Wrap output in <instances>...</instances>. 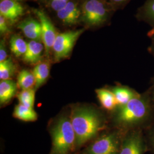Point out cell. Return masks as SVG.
I'll list each match as a JSON object with an SVG mask.
<instances>
[{
	"label": "cell",
	"instance_id": "obj_1",
	"mask_svg": "<svg viewBox=\"0 0 154 154\" xmlns=\"http://www.w3.org/2000/svg\"><path fill=\"white\" fill-rule=\"evenodd\" d=\"M112 119L116 128L125 132L146 130L154 122V106L148 91L140 93L126 105L117 106Z\"/></svg>",
	"mask_w": 154,
	"mask_h": 154
},
{
	"label": "cell",
	"instance_id": "obj_2",
	"mask_svg": "<svg viewBox=\"0 0 154 154\" xmlns=\"http://www.w3.org/2000/svg\"><path fill=\"white\" fill-rule=\"evenodd\" d=\"M70 121L75 134L76 145L78 146L86 143L106 127L104 116L91 109H75L72 113Z\"/></svg>",
	"mask_w": 154,
	"mask_h": 154
},
{
	"label": "cell",
	"instance_id": "obj_3",
	"mask_svg": "<svg viewBox=\"0 0 154 154\" xmlns=\"http://www.w3.org/2000/svg\"><path fill=\"white\" fill-rule=\"evenodd\" d=\"M52 154H69L76 145V138L72 122L62 118L52 130Z\"/></svg>",
	"mask_w": 154,
	"mask_h": 154
},
{
	"label": "cell",
	"instance_id": "obj_4",
	"mask_svg": "<svg viewBox=\"0 0 154 154\" xmlns=\"http://www.w3.org/2000/svg\"><path fill=\"white\" fill-rule=\"evenodd\" d=\"M125 133L117 128L104 132L90 146L86 154H119Z\"/></svg>",
	"mask_w": 154,
	"mask_h": 154
},
{
	"label": "cell",
	"instance_id": "obj_5",
	"mask_svg": "<svg viewBox=\"0 0 154 154\" xmlns=\"http://www.w3.org/2000/svg\"><path fill=\"white\" fill-rule=\"evenodd\" d=\"M110 11L99 0H88L83 5L82 20L91 26H101L108 22Z\"/></svg>",
	"mask_w": 154,
	"mask_h": 154
},
{
	"label": "cell",
	"instance_id": "obj_6",
	"mask_svg": "<svg viewBox=\"0 0 154 154\" xmlns=\"http://www.w3.org/2000/svg\"><path fill=\"white\" fill-rule=\"evenodd\" d=\"M148 151L143 130L127 131L122 142L119 154H145Z\"/></svg>",
	"mask_w": 154,
	"mask_h": 154
},
{
	"label": "cell",
	"instance_id": "obj_7",
	"mask_svg": "<svg viewBox=\"0 0 154 154\" xmlns=\"http://www.w3.org/2000/svg\"><path fill=\"white\" fill-rule=\"evenodd\" d=\"M83 32L84 29H79L57 34L53 47L56 60L66 58L70 54L77 39Z\"/></svg>",
	"mask_w": 154,
	"mask_h": 154
},
{
	"label": "cell",
	"instance_id": "obj_8",
	"mask_svg": "<svg viewBox=\"0 0 154 154\" xmlns=\"http://www.w3.org/2000/svg\"><path fill=\"white\" fill-rule=\"evenodd\" d=\"M35 13L39 18L42 29V41L44 42L46 54H49L50 50L53 48L57 37L55 28L49 17L44 11L35 10Z\"/></svg>",
	"mask_w": 154,
	"mask_h": 154
},
{
	"label": "cell",
	"instance_id": "obj_9",
	"mask_svg": "<svg viewBox=\"0 0 154 154\" xmlns=\"http://www.w3.org/2000/svg\"><path fill=\"white\" fill-rule=\"evenodd\" d=\"M23 8L16 1L1 0L0 2L1 15L6 19L14 21L22 15Z\"/></svg>",
	"mask_w": 154,
	"mask_h": 154
},
{
	"label": "cell",
	"instance_id": "obj_10",
	"mask_svg": "<svg viewBox=\"0 0 154 154\" xmlns=\"http://www.w3.org/2000/svg\"><path fill=\"white\" fill-rule=\"evenodd\" d=\"M114 94L118 106L126 105L131 100L140 95V93L126 86L116 85L110 89Z\"/></svg>",
	"mask_w": 154,
	"mask_h": 154
},
{
	"label": "cell",
	"instance_id": "obj_11",
	"mask_svg": "<svg viewBox=\"0 0 154 154\" xmlns=\"http://www.w3.org/2000/svg\"><path fill=\"white\" fill-rule=\"evenodd\" d=\"M18 28L20 29L25 35L35 41L42 40V29L40 22L33 18H28L21 22Z\"/></svg>",
	"mask_w": 154,
	"mask_h": 154
},
{
	"label": "cell",
	"instance_id": "obj_12",
	"mask_svg": "<svg viewBox=\"0 0 154 154\" xmlns=\"http://www.w3.org/2000/svg\"><path fill=\"white\" fill-rule=\"evenodd\" d=\"M135 18L139 22L154 28V0H146L136 11Z\"/></svg>",
	"mask_w": 154,
	"mask_h": 154
},
{
	"label": "cell",
	"instance_id": "obj_13",
	"mask_svg": "<svg viewBox=\"0 0 154 154\" xmlns=\"http://www.w3.org/2000/svg\"><path fill=\"white\" fill-rule=\"evenodd\" d=\"M44 46L38 41L32 40L28 43L26 53L23 55V59L28 63H34L38 62L41 58Z\"/></svg>",
	"mask_w": 154,
	"mask_h": 154
},
{
	"label": "cell",
	"instance_id": "obj_14",
	"mask_svg": "<svg viewBox=\"0 0 154 154\" xmlns=\"http://www.w3.org/2000/svg\"><path fill=\"white\" fill-rule=\"evenodd\" d=\"M96 93L102 106L105 110L113 111L118 106L115 97L110 89L102 88L97 89Z\"/></svg>",
	"mask_w": 154,
	"mask_h": 154
},
{
	"label": "cell",
	"instance_id": "obj_15",
	"mask_svg": "<svg viewBox=\"0 0 154 154\" xmlns=\"http://www.w3.org/2000/svg\"><path fill=\"white\" fill-rule=\"evenodd\" d=\"M17 85L11 80L1 81L0 83V102L1 104L9 101L15 95Z\"/></svg>",
	"mask_w": 154,
	"mask_h": 154
},
{
	"label": "cell",
	"instance_id": "obj_16",
	"mask_svg": "<svg viewBox=\"0 0 154 154\" xmlns=\"http://www.w3.org/2000/svg\"><path fill=\"white\" fill-rule=\"evenodd\" d=\"M14 116L23 121H34L37 119V114L33 108L28 107L20 103L16 107Z\"/></svg>",
	"mask_w": 154,
	"mask_h": 154
},
{
	"label": "cell",
	"instance_id": "obj_17",
	"mask_svg": "<svg viewBox=\"0 0 154 154\" xmlns=\"http://www.w3.org/2000/svg\"><path fill=\"white\" fill-rule=\"evenodd\" d=\"M49 66L46 63H41L35 66L33 70V74L35 78L36 88H38L46 81L49 75Z\"/></svg>",
	"mask_w": 154,
	"mask_h": 154
},
{
	"label": "cell",
	"instance_id": "obj_18",
	"mask_svg": "<svg viewBox=\"0 0 154 154\" xmlns=\"http://www.w3.org/2000/svg\"><path fill=\"white\" fill-rule=\"evenodd\" d=\"M10 47L12 53L16 57L23 55L26 51L28 43L18 35H13L10 40Z\"/></svg>",
	"mask_w": 154,
	"mask_h": 154
},
{
	"label": "cell",
	"instance_id": "obj_19",
	"mask_svg": "<svg viewBox=\"0 0 154 154\" xmlns=\"http://www.w3.org/2000/svg\"><path fill=\"white\" fill-rule=\"evenodd\" d=\"M17 83L18 86L22 90L32 88L35 84V78L33 72L26 70H22L17 77Z\"/></svg>",
	"mask_w": 154,
	"mask_h": 154
},
{
	"label": "cell",
	"instance_id": "obj_20",
	"mask_svg": "<svg viewBox=\"0 0 154 154\" xmlns=\"http://www.w3.org/2000/svg\"><path fill=\"white\" fill-rule=\"evenodd\" d=\"M16 67L11 58L0 62V79L1 81L9 80L14 72Z\"/></svg>",
	"mask_w": 154,
	"mask_h": 154
},
{
	"label": "cell",
	"instance_id": "obj_21",
	"mask_svg": "<svg viewBox=\"0 0 154 154\" xmlns=\"http://www.w3.org/2000/svg\"><path fill=\"white\" fill-rule=\"evenodd\" d=\"M18 98L20 104L33 109L35 100V91L32 88L22 90V91L18 94Z\"/></svg>",
	"mask_w": 154,
	"mask_h": 154
},
{
	"label": "cell",
	"instance_id": "obj_22",
	"mask_svg": "<svg viewBox=\"0 0 154 154\" xmlns=\"http://www.w3.org/2000/svg\"><path fill=\"white\" fill-rule=\"evenodd\" d=\"M148 151L154 154V122L143 131Z\"/></svg>",
	"mask_w": 154,
	"mask_h": 154
},
{
	"label": "cell",
	"instance_id": "obj_23",
	"mask_svg": "<svg viewBox=\"0 0 154 154\" xmlns=\"http://www.w3.org/2000/svg\"><path fill=\"white\" fill-rule=\"evenodd\" d=\"M57 16L60 20L67 25L74 24L78 21L77 19L72 16L68 11H66L65 8L57 11Z\"/></svg>",
	"mask_w": 154,
	"mask_h": 154
},
{
	"label": "cell",
	"instance_id": "obj_24",
	"mask_svg": "<svg viewBox=\"0 0 154 154\" xmlns=\"http://www.w3.org/2000/svg\"><path fill=\"white\" fill-rule=\"evenodd\" d=\"M69 0H51V6L53 9L58 11L64 8L69 3Z\"/></svg>",
	"mask_w": 154,
	"mask_h": 154
},
{
	"label": "cell",
	"instance_id": "obj_25",
	"mask_svg": "<svg viewBox=\"0 0 154 154\" xmlns=\"http://www.w3.org/2000/svg\"><path fill=\"white\" fill-rule=\"evenodd\" d=\"M147 35L151 40V44L147 48V51L154 59V28H151L148 32Z\"/></svg>",
	"mask_w": 154,
	"mask_h": 154
},
{
	"label": "cell",
	"instance_id": "obj_26",
	"mask_svg": "<svg viewBox=\"0 0 154 154\" xmlns=\"http://www.w3.org/2000/svg\"><path fill=\"white\" fill-rule=\"evenodd\" d=\"M7 53L6 51L5 44L4 40H1L0 44V62L5 61Z\"/></svg>",
	"mask_w": 154,
	"mask_h": 154
},
{
	"label": "cell",
	"instance_id": "obj_27",
	"mask_svg": "<svg viewBox=\"0 0 154 154\" xmlns=\"http://www.w3.org/2000/svg\"><path fill=\"white\" fill-rule=\"evenodd\" d=\"M6 18L2 16H0V32L1 34L9 32V30L6 22Z\"/></svg>",
	"mask_w": 154,
	"mask_h": 154
},
{
	"label": "cell",
	"instance_id": "obj_28",
	"mask_svg": "<svg viewBox=\"0 0 154 154\" xmlns=\"http://www.w3.org/2000/svg\"><path fill=\"white\" fill-rule=\"evenodd\" d=\"M146 90L148 91L154 106V75L151 78L149 82V86Z\"/></svg>",
	"mask_w": 154,
	"mask_h": 154
},
{
	"label": "cell",
	"instance_id": "obj_29",
	"mask_svg": "<svg viewBox=\"0 0 154 154\" xmlns=\"http://www.w3.org/2000/svg\"><path fill=\"white\" fill-rule=\"evenodd\" d=\"M130 0H111V1L116 5H122L126 4Z\"/></svg>",
	"mask_w": 154,
	"mask_h": 154
},
{
	"label": "cell",
	"instance_id": "obj_30",
	"mask_svg": "<svg viewBox=\"0 0 154 154\" xmlns=\"http://www.w3.org/2000/svg\"><path fill=\"white\" fill-rule=\"evenodd\" d=\"M14 1H18V0H14Z\"/></svg>",
	"mask_w": 154,
	"mask_h": 154
}]
</instances>
